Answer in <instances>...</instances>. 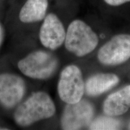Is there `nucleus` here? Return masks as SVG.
I'll list each match as a JSON object with an SVG mask.
<instances>
[{"instance_id":"f257e3e1","label":"nucleus","mask_w":130,"mask_h":130,"mask_svg":"<svg viewBox=\"0 0 130 130\" xmlns=\"http://www.w3.org/2000/svg\"><path fill=\"white\" fill-rule=\"evenodd\" d=\"M56 112L54 103L43 92L32 93L19 105L14 113V120L19 125L27 126L36 122L51 118Z\"/></svg>"},{"instance_id":"f03ea898","label":"nucleus","mask_w":130,"mask_h":130,"mask_svg":"<svg viewBox=\"0 0 130 130\" xmlns=\"http://www.w3.org/2000/svg\"><path fill=\"white\" fill-rule=\"evenodd\" d=\"M98 44L97 35L85 22L80 20L71 22L65 38L68 51L78 57L84 56L93 51Z\"/></svg>"},{"instance_id":"7ed1b4c3","label":"nucleus","mask_w":130,"mask_h":130,"mask_svg":"<svg viewBox=\"0 0 130 130\" xmlns=\"http://www.w3.org/2000/svg\"><path fill=\"white\" fill-rule=\"evenodd\" d=\"M57 66V60L53 55L42 51L32 52L18 63L19 69L25 75L41 79L51 77Z\"/></svg>"},{"instance_id":"20e7f679","label":"nucleus","mask_w":130,"mask_h":130,"mask_svg":"<svg viewBox=\"0 0 130 130\" xmlns=\"http://www.w3.org/2000/svg\"><path fill=\"white\" fill-rule=\"evenodd\" d=\"M85 84L80 69L75 65L66 67L61 73L58 84L59 96L66 104H74L82 99Z\"/></svg>"},{"instance_id":"39448f33","label":"nucleus","mask_w":130,"mask_h":130,"mask_svg":"<svg viewBox=\"0 0 130 130\" xmlns=\"http://www.w3.org/2000/svg\"><path fill=\"white\" fill-rule=\"evenodd\" d=\"M98 58L105 65H118L130 58V35H119L104 45L98 54Z\"/></svg>"},{"instance_id":"423d86ee","label":"nucleus","mask_w":130,"mask_h":130,"mask_svg":"<svg viewBox=\"0 0 130 130\" xmlns=\"http://www.w3.org/2000/svg\"><path fill=\"white\" fill-rule=\"evenodd\" d=\"M93 115V106L87 101L68 104L61 117V126L63 129H81L90 125Z\"/></svg>"},{"instance_id":"0eeeda50","label":"nucleus","mask_w":130,"mask_h":130,"mask_svg":"<svg viewBox=\"0 0 130 130\" xmlns=\"http://www.w3.org/2000/svg\"><path fill=\"white\" fill-rule=\"evenodd\" d=\"M23 79L16 75H0V101L5 106L13 107L23 97L25 92Z\"/></svg>"},{"instance_id":"6e6552de","label":"nucleus","mask_w":130,"mask_h":130,"mask_svg":"<svg viewBox=\"0 0 130 130\" xmlns=\"http://www.w3.org/2000/svg\"><path fill=\"white\" fill-rule=\"evenodd\" d=\"M66 35L63 25L57 16L53 13L47 15L40 31L42 44L51 50H56L63 44Z\"/></svg>"},{"instance_id":"1a4fd4ad","label":"nucleus","mask_w":130,"mask_h":130,"mask_svg":"<svg viewBox=\"0 0 130 130\" xmlns=\"http://www.w3.org/2000/svg\"><path fill=\"white\" fill-rule=\"evenodd\" d=\"M130 108V85L108 96L104 103L103 110L107 116H117Z\"/></svg>"},{"instance_id":"9d476101","label":"nucleus","mask_w":130,"mask_h":130,"mask_svg":"<svg viewBox=\"0 0 130 130\" xmlns=\"http://www.w3.org/2000/svg\"><path fill=\"white\" fill-rule=\"evenodd\" d=\"M119 81L116 75L100 74L92 76L85 84V91L89 96H97L113 88Z\"/></svg>"},{"instance_id":"9b49d317","label":"nucleus","mask_w":130,"mask_h":130,"mask_svg":"<svg viewBox=\"0 0 130 130\" xmlns=\"http://www.w3.org/2000/svg\"><path fill=\"white\" fill-rule=\"evenodd\" d=\"M48 0H27L21 10L19 19L25 23L41 21L45 17Z\"/></svg>"},{"instance_id":"f8f14e48","label":"nucleus","mask_w":130,"mask_h":130,"mask_svg":"<svg viewBox=\"0 0 130 130\" xmlns=\"http://www.w3.org/2000/svg\"><path fill=\"white\" fill-rule=\"evenodd\" d=\"M122 125L119 120L112 116H101L90 123V129H119Z\"/></svg>"},{"instance_id":"ddd939ff","label":"nucleus","mask_w":130,"mask_h":130,"mask_svg":"<svg viewBox=\"0 0 130 130\" xmlns=\"http://www.w3.org/2000/svg\"><path fill=\"white\" fill-rule=\"evenodd\" d=\"M104 1L110 6H118L124 3L129 2L130 0H104Z\"/></svg>"},{"instance_id":"4468645a","label":"nucleus","mask_w":130,"mask_h":130,"mask_svg":"<svg viewBox=\"0 0 130 130\" xmlns=\"http://www.w3.org/2000/svg\"><path fill=\"white\" fill-rule=\"evenodd\" d=\"M3 37V29H2V27H1V25H0V45H1V42H2Z\"/></svg>"},{"instance_id":"2eb2a0df","label":"nucleus","mask_w":130,"mask_h":130,"mask_svg":"<svg viewBox=\"0 0 130 130\" xmlns=\"http://www.w3.org/2000/svg\"><path fill=\"white\" fill-rule=\"evenodd\" d=\"M129 129H130V125H129Z\"/></svg>"}]
</instances>
